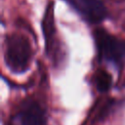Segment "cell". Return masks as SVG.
I'll return each instance as SVG.
<instances>
[{"label":"cell","mask_w":125,"mask_h":125,"mask_svg":"<svg viewBox=\"0 0 125 125\" xmlns=\"http://www.w3.org/2000/svg\"><path fill=\"white\" fill-rule=\"evenodd\" d=\"M32 49L29 40L22 34H11L6 37L4 59L7 67L14 73L24 72L30 63Z\"/></svg>","instance_id":"obj_1"},{"label":"cell","mask_w":125,"mask_h":125,"mask_svg":"<svg viewBox=\"0 0 125 125\" xmlns=\"http://www.w3.org/2000/svg\"><path fill=\"white\" fill-rule=\"evenodd\" d=\"M94 39L102 61L107 62L118 68L125 65V40L101 28L94 31Z\"/></svg>","instance_id":"obj_2"},{"label":"cell","mask_w":125,"mask_h":125,"mask_svg":"<svg viewBox=\"0 0 125 125\" xmlns=\"http://www.w3.org/2000/svg\"><path fill=\"white\" fill-rule=\"evenodd\" d=\"M8 125H46L45 110L36 101L28 99L21 104Z\"/></svg>","instance_id":"obj_3"},{"label":"cell","mask_w":125,"mask_h":125,"mask_svg":"<svg viewBox=\"0 0 125 125\" xmlns=\"http://www.w3.org/2000/svg\"><path fill=\"white\" fill-rule=\"evenodd\" d=\"M89 23H101L107 15L106 8L102 0H65Z\"/></svg>","instance_id":"obj_4"},{"label":"cell","mask_w":125,"mask_h":125,"mask_svg":"<svg viewBox=\"0 0 125 125\" xmlns=\"http://www.w3.org/2000/svg\"><path fill=\"white\" fill-rule=\"evenodd\" d=\"M42 30L45 39V49L46 53L50 55L53 52L54 39H55V21H54V5L51 1L46 8L43 21H42Z\"/></svg>","instance_id":"obj_5"},{"label":"cell","mask_w":125,"mask_h":125,"mask_svg":"<svg viewBox=\"0 0 125 125\" xmlns=\"http://www.w3.org/2000/svg\"><path fill=\"white\" fill-rule=\"evenodd\" d=\"M112 83L111 75L104 69H99L95 74V86L100 93H104L109 90Z\"/></svg>","instance_id":"obj_6"}]
</instances>
